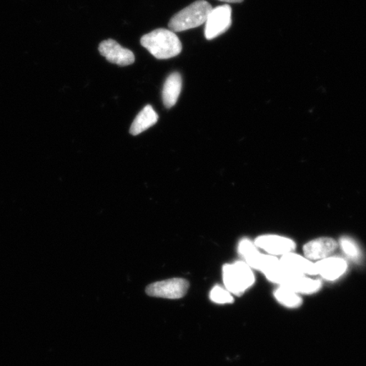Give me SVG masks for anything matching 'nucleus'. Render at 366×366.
Here are the masks:
<instances>
[{
	"label": "nucleus",
	"mask_w": 366,
	"mask_h": 366,
	"mask_svg": "<svg viewBox=\"0 0 366 366\" xmlns=\"http://www.w3.org/2000/svg\"><path fill=\"white\" fill-rule=\"evenodd\" d=\"M141 44L158 59L176 57L182 52V44L174 31L159 29L142 36Z\"/></svg>",
	"instance_id": "nucleus-1"
},
{
	"label": "nucleus",
	"mask_w": 366,
	"mask_h": 366,
	"mask_svg": "<svg viewBox=\"0 0 366 366\" xmlns=\"http://www.w3.org/2000/svg\"><path fill=\"white\" fill-rule=\"evenodd\" d=\"M212 10V4L204 0H198L177 13L168 26L174 33L195 29L204 24Z\"/></svg>",
	"instance_id": "nucleus-2"
},
{
	"label": "nucleus",
	"mask_w": 366,
	"mask_h": 366,
	"mask_svg": "<svg viewBox=\"0 0 366 366\" xmlns=\"http://www.w3.org/2000/svg\"><path fill=\"white\" fill-rule=\"evenodd\" d=\"M222 276L227 290L237 295L244 294L254 282L251 267L242 262L224 265Z\"/></svg>",
	"instance_id": "nucleus-3"
},
{
	"label": "nucleus",
	"mask_w": 366,
	"mask_h": 366,
	"mask_svg": "<svg viewBox=\"0 0 366 366\" xmlns=\"http://www.w3.org/2000/svg\"><path fill=\"white\" fill-rule=\"evenodd\" d=\"M189 288V282L185 279L172 278L149 285L146 287V294L163 299L179 300L186 295Z\"/></svg>",
	"instance_id": "nucleus-4"
},
{
	"label": "nucleus",
	"mask_w": 366,
	"mask_h": 366,
	"mask_svg": "<svg viewBox=\"0 0 366 366\" xmlns=\"http://www.w3.org/2000/svg\"><path fill=\"white\" fill-rule=\"evenodd\" d=\"M204 24L206 39L212 40L225 34L232 25V8L228 4L212 8Z\"/></svg>",
	"instance_id": "nucleus-5"
},
{
	"label": "nucleus",
	"mask_w": 366,
	"mask_h": 366,
	"mask_svg": "<svg viewBox=\"0 0 366 366\" xmlns=\"http://www.w3.org/2000/svg\"><path fill=\"white\" fill-rule=\"evenodd\" d=\"M99 50L109 62L120 66H130L135 61L134 54L130 49L123 48L113 39L103 41L99 46Z\"/></svg>",
	"instance_id": "nucleus-6"
},
{
	"label": "nucleus",
	"mask_w": 366,
	"mask_h": 366,
	"mask_svg": "<svg viewBox=\"0 0 366 366\" xmlns=\"http://www.w3.org/2000/svg\"><path fill=\"white\" fill-rule=\"evenodd\" d=\"M258 248L267 251L271 255H285L295 249V242L287 237L278 235H263L255 239Z\"/></svg>",
	"instance_id": "nucleus-7"
},
{
	"label": "nucleus",
	"mask_w": 366,
	"mask_h": 366,
	"mask_svg": "<svg viewBox=\"0 0 366 366\" xmlns=\"http://www.w3.org/2000/svg\"><path fill=\"white\" fill-rule=\"evenodd\" d=\"M337 248L335 240L330 237H320L307 242L304 246V254L310 260H320L330 257Z\"/></svg>",
	"instance_id": "nucleus-8"
},
{
	"label": "nucleus",
	"mask_w": 366,
	"mask_h": 366,
	"mask_svg": "<svg viewBox=\"0 0 366 366\" xmlns=\"http://www.w3.org/2000/svg\"><path fill=\"white\" fill-rule=\"evenodd\" d=\"M280 262L287 269L292 272L303 274H310L315 276L317 274V265L307 258L303 257L300 254L295 253H288L282 256Z\"/></svg>",
	"instance_id": "nucleus-9"
},
{
	"label": "nucleus",
	"mask_w": 366,
	"mask_h": 366,
	"mask_svg": "<svg viewBox=\"0 0 366 366\" xmlns=\"http://www.w3.org/2000/svg\"><path fill=\"white\" fill-rule=\"evenodd\" d=\"M317 274L327 281H335L347 271V264L345 259L328 257L315 263Z\"/></svg>",
	"instance_id": "nucleus-10"
},
{
	"label": "nucleus",
	"mask_w": 366,
	"mask_h": 366,
	"mask_svg": "<svg viewBox=\"0 0 366 366\" xmlns=\"http://www.w3.org/2000/svg\"><path fill=\"white\" fill-rule=\"evenodd\" d=\"M182 88V79L179 72H173L164 81L162 99L164 107L171 109L177 102Z\"/></svg>",
	"instance_id": "nucleus-11"
},
{
	"label": "nucleus",
	"mask_w": 366,
	"mask_h": 366,
	"mask_svg": "<svg viewBox=\"0 0 366 366\" xmlns=\"http://www.w3.org/2000/svg\"><path fill=\"white\" fill-rule=\"evenodd\" d=\"M158 114L154 112L151 105H146L137 114L130 128V134L134 136L139 135L142 132L149 129V127L157 124Z\"/></svg>",
	"instance_id": "nucleus-12"
},
{
	"label": "nucleus",
	"mask_w": 366,
	"mask_h": 366,
	"mask_svg": "<svg viewBox=\"0 0 366 366\" xmlns=\"http://www.w3.org/2000/svg\"><path fill=\"white\" fill-rule=\"evenodd\" d=\"M274 297L282 305L286 307L296 308L302 304V299L297 292L288 290L285 287H278L274 292Z\"/></svg>",
	"instance_id": "nucleus-13"
},
{
	"label": "nucleus",
	"mask_w": 366,
	"mask_h": 366,
	"mask_svg": "<svg viewBox=\"0 0 366 366\" xmlns=\"http://www.w3.org/2000/svg\"><path fill=\"white\" fill-rule=\"evenodd\" d=\"M209 297L210 300L219 305L232 304L234 301L231 292L219 286L213 287Z\"/></svg>",
	"instance_id": "nucleus-14"
},
{
	"label": "nucleus",
	"mask_w": 366,
	"mask_h": 366,
	"mask_svg": "<svg viewBox=\"0 0 366 366\" xmlns=\"http://www.w3.org/2000/svg\"><path fill=\"white\" fill-rule=\"evenodd\" d=\"M340 246L343 252L350 258H358L360 251L355 242L347 237H342L340 240Z\"/></svg>",
	"instance_id": "nucleus-15"
},
{
	"label": "nucleus",
	"mask_w": 366,
	"mask_h": 366,
	"mask_svg": "<svg viewBox=\"0 0 366 366\" xmlns=\"http://www.w3.org/2000/svg\"><path fill=\"white\" fill-rule=\"evenodd\" d=\"M239 252L242 256H244L245 259L247 258L250 257L251 255H253L258 252L257 248L253 242L250 240L244 239L240 241L239 244Z\"/></svg>",
	"instance_id": "nucleus-16"
},
{
	"label": "nucleus",
	"mask_w": 366,
	"mask_h": 366,
	"mask_svg": "<svg viewBox=\"0 0 366 366\" xmlns=\"http://www.w3.org/2000/svg\"><path fill=\"white\" fill-rule=\"evenodd\" d=\"M219 1L227 2V3H242L244 0H219Z\"/></svg>",
	"instance_id": "nucleus-17"
}]
</instances>
